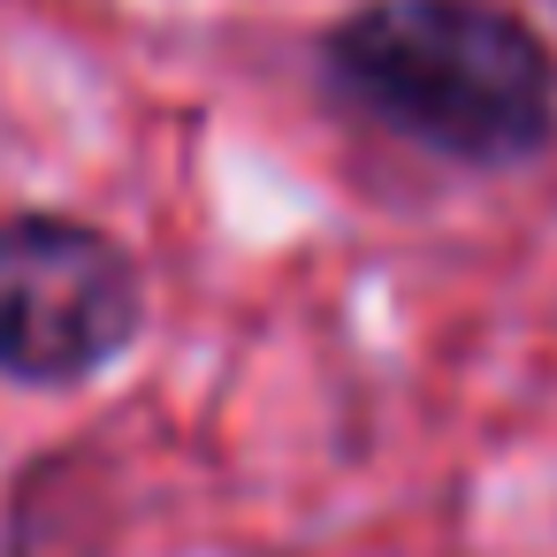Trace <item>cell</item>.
I'll list each match as a JSON object with an SVG mask.
<instances>
[{"mask_svg": "<svg viewBox=\"0 0 557 557\" xmlns=\"http://www.w3.org/2000/svg\"><path fill=\"white\" fill-rule=\"evenodd\" d=\"M344 108L458 161L511 169L557 123V54L496 0H374L321 47Z\"/></svg>", "mask_w": 557, "mask_h": 557, "instance_id": "obj_1", "label": "cell"}, {"mask_svg": "<svg viewBox=\"0 0 557 557\" xmlns=\"http://www.w3.org/2000/svg\"><path fill=\"white\" fill-rule=\"evenodd\" d=\"M138 336V268L85 222H0V374L85 382Z\"/></svg>", "mask_w": 557, "mask_h": 557, "instance_id": "obj_2", "label": "cell"}]
</instances>
